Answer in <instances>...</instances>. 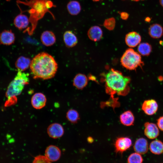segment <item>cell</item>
I'll return each instance as SVG.
<instances>
[{
    "instance_id": "cell-14",
    "label": "cell",
    "mask_w": 163,
    "mask_h": 163,
    "mask_svg": "<svg viewBox=\"0 0 163 163\" xmlns=\"http://www.w3.org/2000/svg\"><path fill=\"white\" fill-rule=\"evenodd\" d=\"M40 39L42 43L47 46L53 45L56 41V37L54 33L49 30L44 31L41 35Z\"/></svg>"
},
{
    "instance_id": "cell-6",
    "label": "cell",
    "mask_w": 163,
    "mask_h": 163,
    "mask_svg": "<svg viewBox=\"0 0 163 163\" xmlns=\"http://www.w3.org/2000/svg\"><path fill=\"white\" fill-rule=\"evenodd\" d=\"M132 145L131 140L127 137H120L117 138L114 144L115 152L122 154L128 149Z\"/></svg>"
},
{
    "instance_id": "cell-23",
    "label": "cell",
    "mask_w": 163,
    "mask_h": 163,
    "mask_svg": "<svg viewBox=\"0 0 163 163\" xmlns=\"http://www.w3.org/2000/svg\"><path fill=\"white\" fill-rule=\"evenodd\" d=\"M67 8L69 13L72 15H78L81 9L80 3L75 0L71 1L69 2L67 4Z\"/></svg>"
},
{
    "instance_id": "cell-31",
    "label": "cell",
    "mask_w": 163,
    "mask_h": 163,
    "mask_svg": "<svg viewBox=\"0 0 163 163\" xmlns=\"http://www.w3.org/2000/svg\"><path fill=\"white\" fill-rule=\"evenodd\" d=\"M120 14L121 18L123 20H126L129 17L128 14L126 12H121L120 13Z\"/></svg>"
},
{
    "instance_id": "cell-2",
    "label": "cell",
    "mask_w": 163,
    "mask_h": 163,
    "mask_svg": "<svg viewBox=\"0 0 163 163\" xmlns=\"http://www.w3.org/2000/svg\"><path fill=\"white\" fill-rule=\"evenodd\" d=\"M106 92L113 98V95L125 96L130 90L129 84L131 79L118 70L111 69L104 75Z\"/></svg>"
},
{
    "instance_id": "cell-12",
    "label": "cell",
    "mask_w": 163,
    "mask_h": 163,
    "mask_svg": "<svg viewBox=\"0 0 163 163\" xmlns=\"http://www.w3.org/2000/svg\"><path fill=\"white\" fill-rule=\"evenodd\" d=\"M141 40V36L135 31L131 32L126 36L125 41L126 45L130 47H134L139 44Z\"/></svg>"
},
{
    "instance_id": "cell-4",
    "label": "cell",
    "mask_w": 163,
    "mask_h": 163,
    "mask_svg": "<svg viewBox=\"0 0 163 163\" xmlns=\"http://www.w3.org/2000/svg\"><path fill=\"white\" fill-rule=\"evenodd\" d=\"M29 82V74L18 69L17 75L9 84L5 93L8 100L16 99V97L20 94L25 85Z\"/></svg>"
},
{
    "instance_id": "cell-3",
    "label": "cell",
    "mask_w": 163,
    "mask_h": 163,
    "mask_svg": "<svg viewBox=\"0 0 163 163\" xmlns=\"http://www.w3.org/2000/svg\"><path fill=\"white\" fill-rule=\"evenodd\" d=\"M47 0H30L27 2H22L31 8L28 12L30 14L29 19L30 22L31 24V27L24 31H27L30 35L33 34L36 27L38 21L42 18L46 12L50 13L54 17L47 7L46 2Z\"/></svg>"
},
{
    "instance_id": "cell-19",
    "label": "cell",
    "mask_w": 163,
    "mask_h": 163,
    "mask_svg": "<svg viewBox=\"0 0 163 163\" xmlns=\"http://www.w3.org/2000/svg\"><path fill=\"white\" fill-rule=\"evenodd\" d=\"M149 34L153 38H160L163 35V28L159 24H153L149 28Z\"/></svg>"
},
{
    "instance_id": "cell-8",
    "label": "cell",
    "mask_w": 163,
    "mask_h": 163,
    "mask_svg": "<svg viewBox=\"0 0 163 163\" xmlns=\"http://www.w3.org/2000/svg\"><path fill=\"white\" fill-rule=\"evenodd\" d=\"M144 133L149 139H153L159 135V131L157 125L154 123L146 122L144 124Z\"/></svg>"
},
{
    "instance_id": "cell-29",
    "label": "cell",
    "mask_w": 163,
    "mask_h": 163,
    "mask_svg": "<svg viewBox=\"0 0 163 163\" xmlns=\"http://www.w3.org/2000/svg\"><path fill=\"white\" fill-rule=\"evenodd\" d=\"M32 163H52L45 155H39L34 157Z\"/></svg>"
},
{
    "instance_id": "cell-35",
    "label": "cell",
    "mask_w": 163,
    "mask_h": 163,
    "mask_svg": "<svg viewBox=\"0 0 163 163\" xmlns=\"http://www.w3.org/2000/svg\"><path fill=\"white\" fill-rule=\"evenodd\" d=\"M159 3L163 7V0H159Z\"/></svg>"
},
{
    "instance_id": "cell-16",
    "label": "cell",
    "mask_w": 163,
    "mask_h": 163,
    "mask_svg": "<svg viewBox=\"0 0 163 163\" xmlns=\"http://www.w3.org/2000/svg\"><path fill=\"white\" fill-rule=\"evenodd\" d=\"M29 22V19L27 16L22 14L16 16L14 21L15 26L20 30L26 28Z\"/></svg>"
},
{
    "instance_id": "cell-28",
    "label": "cell",
    "mask_w": 163,
    "mask_h": 163,
    "mask_svg": "<svg viewBox=\"0 0 163 163\" xmlns=\"http://www.w3.org/2000/svg\"><path fill=\"white\" fill-rule=\"evenodd\" d=\"M115 20L113 18L111 17L105 20L104 23V26L107 29L112 30L115 25Z\"/></svg>"
},
{
    "instance_id": "cell-7",
    "label": "cell",
    "mask_w": 163,
    "mask_h": 163,
    "mask_svg": "<svg viewBox=\"0 0 163 163\" xmlns=\"http://www.w3.org/2000/svg\"><path fill=\"white\" fill-rule=\"evenodd\" d=\"M47 133L49 136L56 139L61 137L64 134V129L62 126L58 123L50 125L47 129Z\"/></svg>"
},
{
    "instance_id": "cell-18",
    "label": "cell",
    "mask_w": 163,
    "mask_h": 163,
    "mask_svg": "<svg viewBox=\"0 0 163 163\" xmlns=\"http://www.w3.org/2000/svg\"><path fill=\"white\" fill-rule=\"evenodd\" d=\"M88 79L86 76L82 74L76 75L73 80V85L78 89H82L87 85Z\"/></svg>"
},
{
    "instance_id": "cell-20",
    "label": "cell",
    "mask_w": 163,
    "mask_h": 163,
    "mask_svg": "<svg viewBox=\"0 0 163 163\" xmlns=\"http://www.w3.org/2000/svg\"><path fill=\"white\" fill-rule=\"evenodd\" d=\"M63 40L66 45L69 47H72L76 45L77 38L75 34L71 31H66L63 35Z\"/></svg>"
},
{
    "instance_id": "cell-36",
    "label": "cell",
    "mask_w": 163,
    "mask_h": 163,
    "mask_svg": "<svg viewBox=\"0 0 163 163\" xmlns=\"http://www.w3.org/2000/svg\"><path fill=\"white\" fill-rule=\"evenodd\" d=\"M132 0L134 1L137 2L140 0Z\"/></svg>"
},
{
    "instance_id": "cell-24",
    "label": "cell",
    "mask_w": 163,
    "mask_h": 163,
    "mask_svg": "<svg viewBox=\"0 0 163 163\" xmlns=\"http://www.w3.org/2000/svg\"><path fill=\"white\" fill-rule=\"evenodd\" d=\"M149 149L152 153L160 155L163 152V143L158 140L152 141L149 145Z\"/></svg>"
},
{
    "instance_id": "cell-27",
    "label": "cell",
    "mask_w": 163,
    "mask_h": 163,
    "mask_svg": "<svg viewBox=\"0 0 163 163\" xmlns=\"http://www.w3.org/2000/svg\"><path fill=\"white\" fill-rule=\"evenodd\" d=\"M143 158L141 154L137 152L131 154L127 159L128 163H142Z\"/></svg>"
},
{
    "instance_id": "cell-17",
    "label": "cell",
    "mask_w": 163,
    "mask_h": 163,
    "mask_svg": "<svg viewBox=\"0 0 163 163\" xmlns=\"http://www.w3.org/2000/svg\"><path fill=\"white\" fill-rule=\"evenodd\" d=\"M88 35L89 38L91 40L97 41L102 38L103 32L99 26H94L91 27L88 30Z\"/></svg>"
},
{
    "instance_id": "cell-30",
    "label": "cell",
    "mask_w": 163,
    "mask_h": 163,
    "mask_svg": "<svg viewBox=\"0 0 163 163\" xmlns=\"http://www.w3.org/2000/svg\"><path fill=\"white\" fill-rule=\"evenodd\" d=\"M157 124L159 129L163 131V116L160 117L157 119Z\"/></svg>"
},
{
    "instance_id": "cell-5",
    "label": "cell",
    "mask_w": 163,
    "mask_h": 163,
    "mask_svg": "<svg viewBox=\"0 0 163 163\" xmlns=\"http://www.w3.org/2000/svg\"><path fill=\"white\" fill-rule=\"evenodd\" d=\"M120 62L123 67L130 70H136L139 67L142 68L144 65L141 55L131 48L126 50L121 58Z\"/></svg>"
},
{
    "instance_id": "cell-34",
    "label": "cell",
    "mask_w": 163,
    "mask_h": 163,
    "mask_svg": "<svg viewBox=\"0 0 163 163\" xmlns=\"http://www.w3.org/2000/svg\"><path fill=\"white\" fill-rule=\"evenodd\" d=\"M145 21L146 22H149L151 20V19L149 17H147L145 19Z\"/></svg>"
},
{
    "instance_id": "cell-11",
    "label": "cell",
    "mask_w": 163,
    "mask_h": 163,
    "mask_svg": "<svg viewBox=\"0 0 163 163\" xmlns=\"http://www.w3.org/2000/svg\"><path fill=\"white\" fill-rule=\"evenodd\" d=\"M158 104L154 99L146 100L143 102L142 106V109L144 112L148 115H152L157 111Z\"/></svg>"
},
{
    "instance_id": "cell-10",
    "label": "cell",
    "mask_w": 163,
    "mask_h": 163,
    "mask_svg": "<svg viewBox=\"0 0 163 163\" xmlns=\"http://www.w3.org/2000/svg\"><path fill=\"white\" fill-rule=\"evenodd\" d=\"M46 98L45 95L42 93L38 92L34 94L32 96L31 103L32 107L35 109H40L45 106Z\"/></svg>"
},
{
    "instance_id": "cell-1",
    "label": "cell",
    "mask_w": 163,
    "mask_h": 163,
    "mask_svg": "<svg viewBox=\"0 0 163 163\" xmlns=\"http://www.w3.org/2000/svg\"><path fill=\"white\" fill-rule=\"evenodd\" d=\"M30 67L34 79L46 80L54 77L57 70L58 64L52 56L42 52L33 58Z\"/></svg>"
},
{
    "instance_id": "cell-25",
    "label": "cell",
    "mask_w": 163,
    "mask_h": 163,
    "mask_svg": "<svg viewBox=\"0 0 163 163\" xmlns=\"http://www.w3.org/2000/svg\"><path fill=\"white\" fill-rule=\"evenodd\" d=\"M139 53L144 56H149L152 51V47L149 43L144 42L140 43L137 48Z\"/></svg>"
},
{
    "instance_id": "cell-26",
    "label": "cell",
    "mask_w": 163,
    "mask_h": 163,
    "mask_svg": "<svg viewBox=\"0 0 163 163\" xmlns=\"http://www.w3.org/2000/svg\"><path fill=\"white\" fill-rule=\"evenodd\" d=\"M66 117L69 121L72 123H75L79 119L78 112L75 110L70 109L66 113Z\"/></svg>"
},
{
    "instance_id": "cell-13",
    "label": "cell",
    "mask_w": 163,
    "mask_h": 163,
    "mask_svg": "<svg viewBox=\"0 0 163 163\" xmlns=\"http://www.w3.org/2000/svg\"><path fill=\"white\" fill-rule=\"evenodd\" d=\"M133 149L136 152L141 155L146 153L148 150L147 141L143 138H139L135 142Z\"/></svg>"
},
{
    "instance_id": "cell-33",
    "label": "cell",
    "mask_w": 163,
    "mask_h": 163,
    "mask_svg": "<svg viewBox=\"0 0 163 163\" xmlns=\"http://www.w3.org/2000/svg\"><path fill=\"white\" fill-rule=\"evenodd\" d=\"M158 80L160 81H161L163 80V77L161 76H160L158 77Z\"/></svg>"
},
{
    "instance_id": "cell-32",
    "label": "cell",
    "mask_w": 163,
    "mask_h": 163,
    "mask_svg": "<svg viewBox=\"0 0 163 163\" xmlns=\"http://www.w3.org/2000/svg\"><path fill=\"white\" fill-rule=\"evenodd\" d=\"M93 139L92 137H89L88 139V141L89 142H93Z\"/></svg>"
},
{
    "instance_id": "cell-21",
    "label": "cell",
    "mask_w": 163,
    "mask_h": 163,
    "mask_svg": "<svg viewBox=\"0 0 163 163\" xmlns=\"http://www.w3.org/2000/svg\"><path fill=\"white\" fill-rule=\"evenodd\" d=\"M120 120L124 125L129 126L133 125L135 118L133 113L130 110L126 111L120 116Z\"/></svg>"
},
{
    "instance_id": "cell-37",
    "label": "cell",
    "mask_w": 163,
    "mask_h": 163,
    "mask_svg": "<svg viewBox=\"0 0 163 163\" xmlns=\"http://www.w3.org/2000/svg\"><path fill=\"white\" fill-rule=\"evenodd\" d=\"M93 0L94 1H95V2H97V1H100L101 0Z\"/></svg>"
},
{
    "instance_id": "cell-15",
    "label": "cell",
    "mask_w": 163,
    "mask_h": 163,
    "mask_svg": "<svg viewBox=\"0 0 163 163\" xmlns=\"http://www.w3.org/2000/svg\"><path fill=\"white\" fill-rule=\"evenodd\" d=\"M15 39L14 34L11 30H5L0 33V43L5 45L13 44Z\"/></svg>"
},
{
    "instance_id": "cell-9",
    "label": "cell",
    "mask_w": 163,
    "mask_h": 163,
    "mask_svg": "<svg viewBox=\"0 0 163 163\" xmlns=\"http://www.w3.org/2000/svg\"><path fill=\"white\" fill-rule=\"evenodd\" d=\"M61 155L60 149L56 145H49L45 151V156L51 162L58 160L60 157Z\"/></svg>"
},
{
    "instance_id": "cell-22",
    "label": "cell",
    "mask_w": 163,
    "mask_h": 163,
    "mask_svg": "<svg viewBox=\"0 0 163 163\" xmlns=\"http://www.w3.org/2000/svg\"><path fill=\"white\" fill-rule=\"evenodd\" d=\"M31 61L29 58L21 56L17 60L15 63V66L18 69L23 72L30 66Z\"/></svg>"
}]
</instances>
